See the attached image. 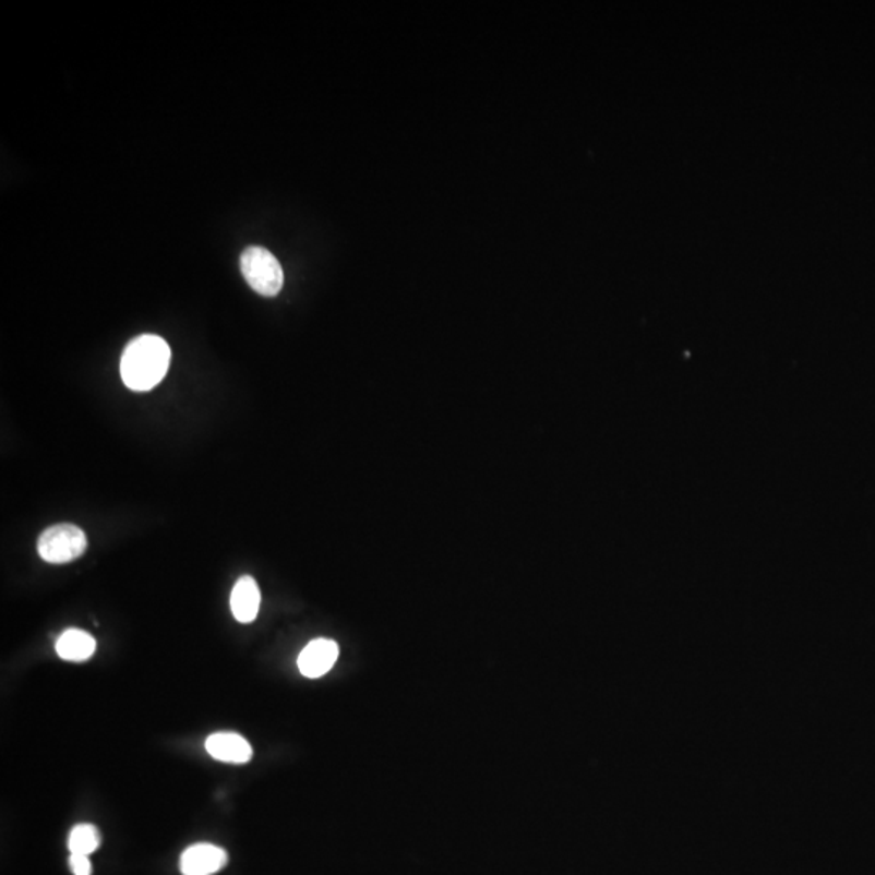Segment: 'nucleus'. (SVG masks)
Masks as SVG:
<instances>
[{"instance_id":"nucleus-1","label":"nucleus","mask_w":875,"mask_h":875,"mask_svg":"<svg viewBox=\"0 0 875 875\" xmlns=\"http://www.w3.org/2000/svg\"><path fill=\"white\" fill-rule=\"evenodd\" d=\"M169 363V344L155 334H143L127 344L120 359V375L127 387L145 393L165 380Z\"/></svg>"},{"instance_id":"nucleus-2","label":"nucleus","mask_w":875,"mask_h":875,"mask_svg":"<svg viewBox=\"0 0 875 875\" xmlns=\"http://www.w3.org/2000/svg\"><path fill=\"white\" fill-rule=\"evenodd\" d=\"M240 269L247 284L263 297H276L284 286V272L280 263L269 250L263 247H249L240 256Z\"/></svg>"},{"instance_id":"nucleus-3","label":"nucleus","mask_w":875,"mask_h":875,"mask_svg":"<svg viewBox=\"0 0 875 875\" xmlns=\"http://www.w3.org/2000/svg\"><path fill=\"white\" fill-rule=\"evenodd\" d=\"M88 548L86 534L73 524L49 527L38 539V553L46 563L65 564L79 560Z\"/></svg>"},{"instance_id":"nucleus-4","label":"nucleus","mask_w":875,"mask_h":875,"mask_svg":"<svg viewBox=\"0 0 875 875\" xmlns=\"http://www.w3.org/2000/svg\"><path fill=\"white\" fill-rule=\"evenodd\" d=\"M229 863L227 851L212 843H199L187 848L180 856L183 875H213Z\"/></svg>"},{"instance_id":"nucleus-5","label":"nucleus","mask_w":875,"mask_h":875,"mask_svg":"<svg viewBox=\"0 0 875 875\" xmlns=\"http://www.w3.org/2000/svg\"><path fill=\"white\" fill-rule=\"evenodd\" d=\"M339 657V647L331 639H315L302 650L299 657V670L303 676H325Z\"/></svg>"},{"instance_id":"nucleus-6","label":"nucleus","mask_w":875,"mask_h":875,"mask_svg":"<svg viewBox=\"0 0 875 875\" xmlns=\"http://www.w3.org/2000/svg\"><path fill=\"white\" fill-rule=\"evenodd\" d=\"M206 751L216 760L227 764H247L252 760L253 750L245 738L237 733H215L206 740Z\"/></svg>"},{"instance_id":"nucleus-7","label":"nucleus","mask_w":875,"mask_h":875,"mask_svg":"<svg viewBox=\"0 0 875 875\" xmlns=\"http://www.w3.org/2000/svg\"><path fill=\"white\" fill-rule=\"evenodd\" d=\"M262 602L259 584L253 577L243 576L237 580L230 594V610L239 623L249 624L256 620Z\"/></svg>"},{"instance_id":"nucleus-8","label":"nucleus","mask_w":875,"mask_h":875,"mask_svg":"<svg viewBox=\"0 0 875 875\" xmlns=\"http://www.w3.org/2000/svg\"><path fill=\"white\" fill-rule=\"evenodd\" d=\"M57 656L65 661H85L96 652V640L82 630H67L57 639Z\"/></svg>"},{"instance_id":"nucleus-9","label":"nucleus","mask_w":875,"mask_h":875,"mask_svg":"<svg viewBox=\"0 0 875 875\" xmlns=\"http://www.w3.org/2000/svg\"><path fill=\"white\" fill-rule=\"evenodd\" d=\"M101 844V835L95 825L82 824L76 825L69 835V850L72 854H89L95 853Z\"/></svg>"},{"instance_id":"nucleus-10","label":"nucleus","mask_w":875,"mask_h":875,"mask_svg":"<svg viewBox=\"0 0 875 875\" xmlns=\"http://www.w3.org/2000/svg\"><path fill=\"white\" fill-rule=\"evenodd\" d=\"M69 864L75 875H92V863L85 854H70Z\"/></svg>"}]
</instances>
